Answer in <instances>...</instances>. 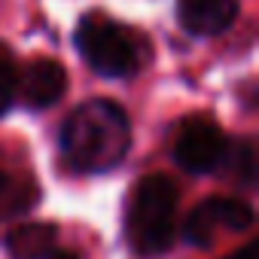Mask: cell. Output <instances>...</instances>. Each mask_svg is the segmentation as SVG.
I'll list each match as a JSON object with an SVG mask.
<instances>
[{
  "instance_id": "obj_1",
  "label": "cell",
  "mask_w": 259,
  "mask_h": 259,
  "mask_svg": "<svg viewBox=\"0 0 259 259\" xmlns=\"http://www.w3.org/2000/svg\"><path fill=\"white\" fill-rule=\"evenodd\" d=\"M58 147L73 171L104 174L116 168L132 147V122L113 101H85L64 119Z\"/></svg>"
},
{
  "instance_id": "obj_6",
  "label": "cell",
  "mask_w": 259,
  "mask_h": 259,
  "mask_svg": "<svg viewBox=\"0 0 259 259\" xmlns=\"http://www.w3.org/2000/svg\"><path fill=\"white\" fill-rule=\"evenodd\" d=\"M67 92V70L55 58H34L16 79V98L28 110H46Z\"/></svg>"
},
{
  "instance_id": "obj_3",
  "label": "cell",
  "mask_w": 259,
  "mask_h": 259,
  "mask_svg": "<svg viewBox=\"0 0 259 259\" xmlns=\"http://www.w3.org/2000/svg\"><path fill=\"white\" fill-rule=\"evenodd\" d=\"M73 43L82 61L98 76H128V73L141 70L147 58V43L141 40V34L128 31L125 25L101 13H89L79 19Z\"/></svg>"
},
{
  "instance_id": "obj_7",
  "label": "cell",
  "mask_w": 259,
  "mask_h": 259,
  "mask_svg": "<svg viewBox=\"0 0 259 259\" xmlns=\"http://www.w3.org/2000/svg\"><path fill=\"white\" fill-rule=\"evenodd\" d=\"M238 4L235 0H177V22L195 37H213L235 25Z\"/></svg>"
},
{
  "instance_id": "obj_10",
  "label": "cell",
  "mask_w": 259,
  "mask_h": 259,
  "mask_svg": "<svg viewBox=\"0 0 259 259\" xmlns=\"http://www.w3.org/2000/svg\"><path fill=\"white\" fill-rule=\"evenodd\" d=\"M19 195H34L37 198V189L34 186H28L25 192H19V183L10 177V174H4L0 171V217H10V213H22V210H28L34 201L31 198H19Z\"/></svg>"
},
{
  "instance_id": "obj_9",
  "label": "cell",
  "mask_w": 259,
  "mask_h": 259,
  "mask_svg": "<svg viewBox=\"0 0 259 259\" xmlns=\"http://www.w3.org/2000/svg\"><path fill=\"white\" fill-rule=\"evenodd\" d=\"M220 168H226L229 177H235V183L253 186L256 183V150H253V141L244 138V141L226 147V156H223Z\"/></svg>"
},
{
  "instance_id": "obj_11",
  "label": "cell",
  "mask_w": 259,
  "mask_h": 259,
  "mask_svg": "<svg viewBox=\"0 0 259 259\" xmlns=\"http://www.w3.org/2000/svg\"><path fill=\"white\" fill-rule=\"evenodd\" d=\"M16 79H19L16 64H13L10 52L0 46V116L10 113V107L16 104Z\"/></svg>"
},
{
  "instance_id": "obj_8",
  "label": "cell",
  "mask_w": 259,
  "mask_h": 259,
  "mask_svg": "<svg viewBox=\"0 0 259 259\" xmlns=\"http://www.w3.org/2000/svg\"><path fill=\"white\" fill-rule=\"evenodd\" d=\"M58 244L52 223H22L7 235V253L13 259H46Z\"/></svg>"
},
{
  "instance_id": "obj_5",
  "label": "cell",
  "mask_w": 259,
  "mask_h": 259,
  "mask_svg": "<svg viewBox=\"0 0 259 259\" xmlns=\"http://www.w3.org/2000/svg\"><path fill=\"white\" fill-rule=\"evenodd\" d=\"M226 147L229 141L220 132V125L213 119L195 116L180 125V132L174 138V162L189 174H210L220 168Z\"/></svg>"
},
{
  "instance_id": "obj_12",
  "label": "cell",
  "mask_w": 259,
  "mask_h": 259,
  "mask_svg": "<svg viewBox=\"0 0 259 259\" xmlns=\"http://www.w3.org/2000/svg\"><path fill=\"white\" fill-rule=\"evenodd\" d=\"M226 259H259V247H256V244H244L241 250L229 253Z\"/></svg>"
},
{
  "instance_id": "obj_4",
  "label": "cell",
  "mask_w": 259,
  "mask_h": 259,
  "mask_svg": "<svg viewBox=\"0 0 259 259\" xmlns=\"http://www.w3.org/2000/svg\"><path fill=\"white\" fill-rule=\"evenodd\" d=\"M253 220H256V213L244 198L217 195V198H207L189 210V217L183 223V241L192 247H210V241L217 238L220 229L244 232L253 226Z\"/></svg>"
},
{
  "instance_id": "obj_13",
  "label": "cell",
  "mask_w": 259,
  "mask_h": 259,
  "mask_svg": "<svg viewBox=\"0 0 259 259\" xmlns=\"http://www.w3.org/2000/svg\"><path fill=\"white\" fill-rule=\"evenodd\" d=\"M46 259H79V256H76L73 250H52Z\"/></svg>"
},
{
  "instance_id": "obj_2",
  "label": "cell",
  "mask_w": 259,
  "mask_h": 259,
  "mask_svg": "<svg viewBox=\"0 0 259 259\" xmlns=\"http://www.w3.org/2000/svg\"><path fill=\"white\" fill-rule=\"evenodd\" d=\"M177 183L165 174H150L135 186L125 213V235L138 256H159L171 250L177 235Z\"/></svg>"
}]
</instances>
